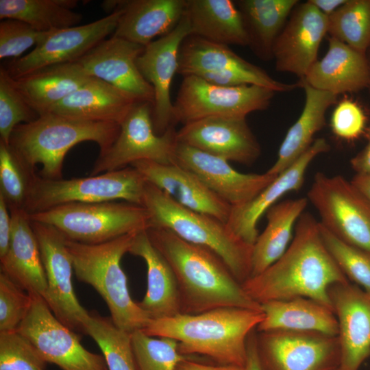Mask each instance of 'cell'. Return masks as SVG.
<instances>
[{
    "instance_id": "1",
    "label": "cell",
    "mask_w": 370,
    "mask_h": 370,
    "mask_svg": "<svg viewBox=\"0 0 370 370\" xmlns=\"http://www.w3.org/2000/svg\"><path fill=\"white\" fill-rule=\"evenodd\" d=\"M349 280L327 249L319 223L309 212L297 221L295 236L282 256L242 286L253 300L264 302L306 297L333 310L328 291ZM334 311V310H333Z\"/></svg>"
},
{
    "instance_id": "2",
    "label": "cell",
    "mask_w": 370,
    "mask_h": 370,
    "mask_svg": "<svg viewBox=\"0 0 370 370\" xmlns=\"http://www.w3.org/2000/svg\"><path fill=\"white\" fill-rule=\"evenodd\" d=\"M147 232L175 275L180 314H197L225 307L262 311L215 253L166 229L152 227Z\"/></svg>"
},
{
    "instance_id": "3",
    "label": "cell",
    "mask_w": 370,
    "mask_h": 370,
    "mask_svg": "<svg viewBox=\"0 0 370 370\" xmlns=\"http://www.w3.org/2000/svg\"><path fill=\"white\" fill-rule=\"evenodd\" d=\"M264 317L262 311L225 307L151 319L142 330L150 336L175 339L183 356L200 355L215 364L245 367L248 336Z\"/></svg>"
},
{
    "instance_id": "4",
    "label": "cell",
    "mask_w": 370,
    "mask_h": 370,
    "mask_svg": "<svg viewBox=\"0 0 370 370\" xmlns=\"http://www.w3.org/2000/svg\"><path fill=\"white\" fill-rule=\"evenodd\" d=\"M119 131L118 124L85 121L48 112L32 122L17 125L9 144L28 169L35 171L36 166L41 164L38 175L56 180L62 178L64 160L73 147L92 141L103 151L113 143Z\"/></svg>"
},
{
    "instance_id": "5",
    "label": "cell",
    "mask_w": 370,
    "mask_h": 370,
    "mask_svg": "<svg viewBox=\"0 0 370 370\" xmlns=\"http://www.w3.org/2000/svg\"><path fill=\"white\" fill-rule=\"evenodd\" d=\"M136 232L98 244L82 243L66 238L78 280L90 284L99 293L109 308L114 323L130 334L143 330L151 320L132 299L127 277L121 266V260L129 253Z\"/></svg>"
},
{
    "instance_id": "6",
    "label": "cell",
    "mask_w": 370,
    "mask_h": 370,
    "mask_svg": "<svg viewBox=\"0 0 370 370\" xmlns=\"http://www.w3.org/2000/svg\"><path fill=\"white\" fill-rule=\"evenodd\" d=\"M151 227L170 230L182 239L219 256L242 284L251 275L253 245L238 238L226 223L177 204L146 182L143 204Z\"/></svg>"
},
{
    "instance_id": "7",
    "label": "cell",
    "mask_w": 370,
    "mask_h": 370,
    "mask_svg": "<svg viewBox=\"0 0 370 370\" xmlns=\"http://www.w3.org/2000/svg\"><path fill=\"white\" fill-rule=\"evenodd\" d=\"M50 225L67 239L98 244L151 227L146 208L127 201L71 203L29 215Z\"/></svg>"
},
{
    "instance_id": "8",
    "label": "cell",
    "mask_w": 370,
    "mask_h": 370,
    "mask_svg": "<svg viewBox=\"0 0 370 370\" xmlns=\"http://www.w3.org/2000/svg\"><path fill=\"white\" fill-rule=\"evenodd\" d=\"M146 181L134 167L71 179L33 175L23 210L29 214L71 203L122 200L143 206Z\"/></svg>"
},
{
    "instance_id": "9",
    "label": "cell",
    "mask_w": 370,
    "mask_h": 370,
    "mask_svg": "<svg viewBox=\"0 0 370 370\" xmlns=\"http://www.w3.org/2000/svg\"><path fill=\"white\" fill-rule=\"evenodd\" d=\"M151 113L150 103L138 102L134 106L121 123L115 140L99 153L91 175L122 169L142 160L176 164L177 131L172 127L157 134Z\"/></svg>"
},
{
    "instance_id": "10",
    "label": "cell",
    "mask_w": 370,
    "mask_h": 370,
    "mask_svg": "<svg viewBox=\"0 0 370 370\" xmlns=\"http://www.w3.org/2000/svg\"><path fill=\"white\" fill-rule=\"evenodd\" d=\"M307 199L319 222L340 240L370 251V204L341 175L316 173Z\"/></svg>"
},
{
    "instance_id": "11",
    "label": "cell",
    "mask_w": 370,
    "mask_h": 370,
    "mask_svg": "<svg viewBox=\"0 0 370 370\" xmlns=\"http://www.w3.org/2000/svg\"><path fill=\"white\" fill-rule=\"evenodd\" d=\"M275 92L254 84L223 87L185 75L173 103L175 122L184 125L211 116L246 119L251 112L267 109Z\"/></svg>"
},
{
    "instance_id": "12",
    "label": "cell",
    "mask_w": 370,
    "mask_h": 370,
    "mask_svg": "<svg viewBox=\"0 0 370 370\" xmlns=\"http://www.w3.org/2000/svg\"><path fill=\"white\" fill-rule=\"evenodd\" d=\"M256 343L262 370H338L340 367L337 336L308 331H256Z\"/></svg>"
},
{
    "instance_id": "13",
    "label": "cell",
    "mask_w": 370,
    "mask_h": 370,
    "mask_svg": "<svg viewBox=\"0 0 370 370\" xmlns=\"http://www.w3.org/2000/svg\"><path fill=\"white\" fill-rule=\"evenodd\" d=\"M31 296V308L17 331L47 363L62 370H108L103 355L85 349L78 336L54 316L42 297Z\"/></svg>"
},
{
    "instance_id": "14",
    "label": "cell",
    "mask_w": 370,
    "mask_h": 370,
    "mask_svg": "<svg viewBox=\"0 0 370 370\" xmlns=\"http://www.w3.org/2000/svg\"><path fill=\"white\" fill-rule=\"evenodd\" d=\"M30 221L47 279L43 299L62 323L73 331L85 334V323L90 312L80 304L73 287V269L66 237L50 225Z\"/></svg>"
},
{
    "instance_id": "15",
    "label": "cell",
    "mask_w": 370,
    "mask_h": 370,
    "mask_svg": "<svg viewBox=\"0 0 370 370\" xmlns=\"http://www.w3.org/2000/svg\"><path fill=\"white\" fill-rule=\"evenodd\" d=\"M123 10H116L93 22L48 32L29 53L12 60L5 69L18 78L47 66L74 62L109 35L118 25Z\"/></svg>"
},
{
    "instance_id": "16",
    "label": "cell",
    "mask_w": 370,
    "mask_h": 370,
    "mask_svg": "<svg viewBox=\"0 0 370 370\" xmlns=\"http://www.w3.org/2000/svg\"><path fill=\"white\" fill-rule=\"evenodd\" d=\"M190 35V24L184 14L173 30L145 47L136 60L140 74L154 91L151 114L153 128L158 135L175 127L176 124L171 85L177 73L180 46Z\"/></svg>"
},
{
    "instance_id": "17",
    "label": "cell",
    "mask_w": 370,
    "mask_h": 370,
    "mask_svg": "<svg viewBox=\"0 0 370 370\" xmlns=\"http://www.w3.org/2000/svg\"><path fill=\"white\" fill-rule=\"evenodd\" d=\"M328 32V17L308 1L291 12L273 48L278 71L303 79L317 61L320 45Z\"/></svg>"
},
{
    "instance_id": "18",
    "label": "cell",
    "mask_w": 370,
    "mask_h": 370,
    "mask_svg": "<svg viewBox=\"0 0 370 370\" xmlns=\"http://www.w3.org/2000/svg\"><path fill=\"white\" fill-rule=\"evenodd\" d=\"M179 143L209 154L250 165L259 158L260 145L246 119L211 116L184 124L177 131Z\"/></svg>"
},
{
    "instance_id": "19",
    "label": "cell",
    "mask_w": 370,
    "mask_h": 370,
    "mask_svg": "<svg viewBox=\"0 0 370 370\" xmlns=\"http://www.w3.org/2000/svg\"><path fill=\"white\" fill-rule=\"evenodd\" d=\"M145 47L112 35L76 61L90 77L130 94L140 102L153 104V87L140 74L136 60Z\"/></svg>"
},
{
    "instance_id": "20",
    "label": "cell",
    "mask_w": 370,
    "mask_h": 370,
    "mask_svg": "<svg viewBox=\"0 0 370 370\" xmlns=\"http://www.w3.org/2000/svg\"><path fill=\"white\" fill-rule=\"evenodd\" d=\"M175 156L176 164L197 175L206 186L232 207L252 199L278 176L267 172L261 174L238 172L229 161L179 142Z\"/></svg>"
},
{
    "instance_id": "21",
    "label": "cell",
    "mask_w": 370,
    "mask_h": 370,
    "mask_svg": "<svg viewBox=\"0 0 370 370\" xmlns=\"http://www.w3.org/2000/svg\"><path fill=\"white\" fill-rule=\"evenodd\" d=\"M328 294L338 321L339 370H358L370 357V295L349 282L333 284Z\"/></svg>"
},
{
    "instance_id": "22",
    "label": "cell",
    "mask_w": 370,
    "mask_h": 370,
    "mask_svg": "<svg viewBox=\"0 0 370 370\" xmlns=\"http://www.w3.org/2000/svg\"><path fill=\"white\" fill-rule=\"evenodd\" d=\"M330 148L325 138L315 139L297 160L255 197L241 205L232 206L226 223L230 231L254 245L259 235L257 225L261 216L286 193L299 190L312 161L319 155L328 152Z\"/></svg>"
},
{
    "instance_id": "23",
    "label": "cell",
    "mask_w": 370,
    "mask_h": 370,
    "mask_svg": "<svg viewBox=\"0 0 370 370\" xmlns=\"http://www.w3.org/2000/svg\"><path fill=\"white\" fill-rule=\"evenodd\" d=\"M223 71L238 72L247 77L253 84L274 92H290L299 87L298 82L287 84L275 80L262 68L237 55L228 45L195 35L188 36L182 42L178 56V74L197 75Z\"/></svg>"
},
{
    "instance_id": "24",
    "label": "cell",
    "mask_w": 370,
    "mask_h": 370,
    "mask_svg": "<svg viewBox=\"0 0 370 370\" xmlns=\"http://www.w3.org/2000/svg\"><path fill=\"white\" fill-rule=\"evenodd\" d=\"M145 180L190 210L213 217L226 223L232 206L190 170L178 164H164L142 160L133 163Z\"/></svg>"
},
{
    "instance_id": "25",
    "label": "cell",
    "mask_w": 370,
    "mask_h": 370,
    "mask_svg": "<svg viewBox=\"0 0 370 370\" xmlns=\"http://www.w3.org/2000/svg\"><path fill=\"white\" fill-rule=\"evenodd\" d=\"M10 212L11 238L7 254L0 259L1 272L28 294L44 298L47 288V279L29 214L23 209Z\"/></svg>"
},
{
    "instance_id": "26",
    "label": "cell",
    "mask_w": 370,
    "mask_h": 370,
    "mask_svg": "<svg viewBox=\"0 0 370 370\" xmlns=\"http://www.w3.org/2000/svg\"><path fill=\"white\" fill-rule=\"evenodd\" d=\"M328 41L325 56L299 81L337 95L367 88L369 70L367 56L335 38L330 36Z\"/></svg>"
},
{
    "instance_id": "27",
    "label": "cell",
    "mask_w": 370,
    "mask_h": 370,
    "mask_svg": "<svg viewBox=\"0 0 370 370\" xmlns=\"http://www.w3.org/2000/svg\"><path fill=\"white\" fill-rule=\"evenodd\" d=\"M138 102L130 94L92 77L49 112L85 121L121 125Z\"/></svg>"
},
{
    "instance_id": "28",
    "label": "cell",
    "mask_w": 370,
    "mask_h": 370,
    "mask_svg": "<svg viewBox=\"0 0 370 370\" xmlns=\"http://www.w3.org/2000/svg\"><path fill=\"white\" fill-rule=\"evenodd\" d=\"M129 253L142 258L147 268V288L138 305L151 319L180 314L177 283L171 266L151 244L147 230L135 234Z\"/></svg>"
},
{
    "instance_id": "29",
    "label": "cell",
    "mask_w": 370,
    "mask_h": 370,
    "mask_svg": "<svg viewBox=\"0 0 370 370\" xmlns=\"http://www.w3.org/2000/svg\"><path fill=\"white\" fill-rule=\"evenodd\" d=\"M185 6L186 0L121 1L123 13L112 35L146 47L175 27Z\"/></svg>"
},
{
    "instance_id": "30",
    "label": "cell",
    "mask_w": 370,
    "mask_h": 370,
    "mask_svg": "<svg viewBox=\"0 0 370 370\" xmlns=\"http://www.w3.org/2000/svg\"><path fill=\"white\" fill-rule=\"evenodd\" d=\"M90 78L74 62L42 67L13 79L27 103L41 115L49 112Z\"/></svg>"
},
{
    "instance_id": "31",
    "label": "cell",
    "mask_w": 370,
    "mask_h": 370,
    "mask_svg": "<svg viewBox=\"0 0 370 370\" xmlns=\"http://www.w3.org/2000/svg\"><path fill=\"white\" fill-rule=\"evenodd\" d=\"M298 84L305 92L304 106L282 142L275 163L267 171L271 175L284 171L311 146L315 134L325 125L326 111L337 100V95L315 89L301 81Z\"/></svg>"
},
{
    "instance_id": "32",
    "label": "cell",
    "mask_w": 370,
    "mask_h": 370,
    "mask_svg": "<svg viewBox=\"0 0 370 370\" xmlns=\"http://www.w3.org/2000/svg\"><path fill=\"white\" fill-rule=\"evenodd\" d=\"M261 306L264 317L257 332L308 331L338 336V321L333 310L312 299L270 301Z\"/></svg>"
},
{
    "instance_id": "33",
    "label": "cell",
    "mask_w": 370,
    "mask_h": 370,
    "mask_svg": "<svg viewBox=\"0 0 370 370\" xmlns=\"http://www.w3.org/2000/svg\"><path fill=\"white\" fill-rule=\"evenodd\" d=\"M184 15L191 35L225 45H249L242 16L232 1L186 0Z\"/></svg>"
},
{
    "instance_id": "34",
    "label": "cell",
    "mask_w": 370,
    "mask_h": 370,
    "mask_svg": "<svg viewBox=\"0 0 370 370\" xmlns=\"http://www.w3.org/2000/svg\"><path fill=\"white\" fill-rule=\"evenodd\" d=\"M299 2L297 0L236 1L248 36V47L259 59L264 61L273 59L274 43Z\"/></svg>"
},
{
    "instance_id": "35",
    "label": "cell",
    "mask_w": 370,
    "mask_h": 370,
    "mask_svg": "<svg viewBox=\"0 0 370 370\" xmlns=\"http://www.w3.org/2000/svg\"><path fill=\"white\" fill-rule=\"evenodd\" d=\"M308 202L306 197L287 199L267 211V226L253 245L251 277L264 271L282 256L291 240L294 225Z\"/></svg>"
},
{
    "instance_id": "36",
    "label": "cell",
    "mask_w": 370,
    "mask_h": 370,
    "mask_svg": "<svg viewBox=\"0 0 370 370\" xmlns=\"http://www.w3.org/2000/svg\"><path fill=\"white\" fill-rule=\"evenodd\" d=\"M77 0H0V18L23 21L40 32L79 25L82 15L73 10Z\"/></svg>"
},
{
    "instance_id": "37",
    "label": "cell",
    "mask_w": 370,
    "mask_h": 370,
    "mask_svg": "<svg viewBox=\"0 0 370 370\" xmlns=\"http://www.w3.org/2000/svg\"><path fill=\"white\" fill-rule=\"evenodd\" d=\"M85 334L97 343L108 370H137L132 334L119 328L111 318L90 312Z\"/></svg>"
},
{
    "instance_id": "38",
    "label": "cell",
    "mask_w": 370,
    "mask_h": 370,
    "mask_svg": "<svg viewBox=\"0 0 370 370\" xmlns=\"http://www.w3.org/2000/svg\"><path fill=\"white\" fill-rule=\"evenodd\" d=\"M328 33L366 56L370 49V0H347L328 16Z\"/></svg>"
},
{
    "instance_id": "39",
    "label": "cell",
    "mask_w": 370,
    "mask_h": 370,
    "mask_svg": "<svg viewBox=\"0 0 370 370\" xmlns=\"http://www.w3.org/2000/svg\"><path fill=\"white\" fill-rule=\"evenodd\" d=\"M132 343L137 370H175L189 357L180 354L175 339L150 336L143 330L132 333Z\"/></svg>"
},
{
    "instance_id": "40",
    "label": "cell",
    "mask_w": 370,
    "mask_h": 370,
    "mask_svg": "<svg viewBox=\"0 0 370 370\" xmlns=\"http://www.w3.org/2000/svg\"><path fill=\"white\" fill-rule=\"evenodd\" d=\"M35 173L25 166L10 144L0 140V195L10 210L23 209Z\"/></svg>"
},
{
    "instance_id": "41",
    "label": "cell",
    "mask_w": 370,
    "mask_h": 370,
    "mask_svg": "<svg viewBox=\"0 0 370 370\" xmlns=\"http://www.w3.org/2000/svg\"><path fill=\"white\" fill-rule=\"evenodd\" d=\"M319 229L327 249L343 273L370 295V251L340 240L320 223Z\"/></svg>"
},
{
    "instance_id": "42",
    "label": "cell",
    "mask_w": 370,
    "mask_h": 370,
    "mask_svg": "<svg viewBox=\"0 0 370 370\" xmlns=\"http://www.w3.org/2000/svg\"><path fill=\"white\" fill-rule=\"evenodd\" d=\"M39 114L16 87L5 67L0 69V140L9 144L14 129L32 122Z\"/></svg>"
},
{
    "instance_id": "43",
    "label": "cell",
    "mask_w": 370,
    "mask_h": 370,
    "mask_svg": "<svg viewBox=\"0 0 370 370\" xmlns=\"http://www.w3.org/2000/svg\"><path fill=\"white\" fill-rule=\"evenodd\" d=\"M47 362L18 331L0 332V370H45Z\"/></svg>"
},
{
    "instance_id": "44",
    "label": "cell",
    "mask_w": 370,
    "mask_h": 370,
    "mask_svg": "<svg viewBox=\"0 0 370 370\" xmlns=\"http://www.w3.org/2000/svg\"><path fill=\"white\" fill-rule=\"evenodd\" d=\"M31 295L0 273V332L17 331L31 308Z\"/></svg>"
},
{
    "instance_id": "45",
    "label": "cell",
    "mask_w": 370,
    "mask_h": 370,
    "mask_svg": "<svg viewBox=\"0 0 370 370\" xmlns=\"http://www.w3.org/2000/svg\"><path fill=\"white\" fill-rule=\"evenodd\" d=\"M47 33L38 32L27 23L19 20H1L0 59H18L27 49L40 42Z\"/></svg>"
},
{
    "instance_id": "46",
    "label": "cell",
    "mask_w": 370,
    "mask_h": 370,
    "mask_svg": "<svg viewBox=\"0 0 370 370\" xmlns=\"http://www.w3.org/2000/svg\"><path fill=\"white\" fill-rule=\"evenodd\" d=\"M366 116L361 107L349 99H343L334 108L330 121L333 133L338 138L353 140L365 131Z\"/></svg>"
},
{
    "instance_id": "47",
    "label": "cell",
    "mask_w": 370,
    "mask_h": 370,
    "mask_svg": "<svg viewBox=\"0 0 370 370\" xmlns=\"http://www.w3.org/2000/svg\"><path fill=\"white\" fill-rule=\"evenodd\" d=\"M11 234V214L5 199L0 195V259H2L8 252Z\"/></svg>"
},
{
    "instance_id": "48",
    "label": "cell",
    "mask_w": 370,
    "mask_h": 370,
    "mask_svg": "<svg viewBox=\"0 0 370 370\" xmlns=\"http://www.w3.org/2000/svg\"><path fill=\"white\" fill-rule=\"evenodd\" d=\"M175 370H245V367L235 365H225L215 363H206L195 360L192 356L180 361Z\"/></svg>"
},
{
    "instance_id": "49",
    "label": "cell",
    "mask_w": 370,
    "mask_h": 370,
    "mask_svg": "<svg viewBox=\"0 0 370 370\" xmlns=\"http://www.w3.org/2000/svg\"><path fill=\"white\" fill-rule=\"evenodd\" d=\"M366 138L365 147L350 160L356 173H370V125L366 131Z\"/></svg>"
},
{
    "instance_id": "50",
    "label": "cell",
    "mask_w": 370,
    "mask_h": 370,
    "mask_svg": "<svg viewBox=\"0 0 370 370\" xmlns=\"http://www.w3.org/2000/svg\"><path fill=\"white\" fill-rule=\"evenodd\" d=\"M256 329L249 334L247 341V360L245 370H262L256 351Z\"/></svg>"
},
{
    "instance_id": "51",
    "label": "cell",
    "mask_w": 370,
    "mask_h": 370,
    "mask_svg": "<svg viewBox=\"0 0 370 370\" xmlns=\"http://www.w3.org/2000/svg\"><path fill=\"white\" fill-rule=\"evenodd\" d=\"M308 1L328 17L345 4L347 0H309Z\"/></svg>"
},
{
    "instance_id": "52",
    "label": "cell",
    "mask_w": 370,
    "mask_h": 370,
    "mask_svg": "<svg viewBox=\"0 0 370 370\" xmlns=\"http://www.w3.org/2000/svg\"><path fill=\"white\" fill-rule=\"evenodd\" d=\"M350 182L370 204V173H356Z\"/></svg>"
},
{
    "instance_id": "53",
    "label": "cell",
    "mask_w": 370,
    "mask_h": 370,
    "mask_svg": "<svg viewBox=\"0 0 370 370\" xmlns=\"http://www.w3.org/2000/svg\"><path fill=\"white\" fill-rule=\"evenodd\" d=\"M370 50V49H369ZM367 60H368V64H369V85H368V89L370 92V55L369 56H367Z\"/></svg>"
},
{
    "instance_id": "54",
    "label": "cell",
    "mask_w": 370,
    "mask_h": 370,
    "mask_svg": "<svg viewBox=\"0 0 370 370\" xmlns=\"http://www.w3.org/2000/svg\"><path fill=\"white\" fill-rule=\"evenodd\" d=\"M338 370H339V369Z\"/></svg>"
}]
</instances>
